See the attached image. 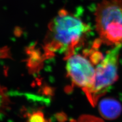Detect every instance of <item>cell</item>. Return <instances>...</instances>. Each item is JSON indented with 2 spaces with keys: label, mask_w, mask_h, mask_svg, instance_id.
<instances>
[{
  "label": "cell",
  "mask_w": 122,
  "mask_h": 122,
  "mask_svg": "<svg viewBox=\"0 0 122 122\" xmlns=\"http://www.w3.org/2000/svg\"><path fill=\"white\" fill-rule=\"evenodd\" d=\"M90 30V26L81 19L61 10L48 25L44 43L45 57L64 53L66 60L83 44Z\"/></svg>",
  "instance_id": "1"
},
{
  "label": "cell",
  "mask_w": 122,
  "mask_h": 122,
  "mask_svg": "<svg viewBox=\"0 0 122 122\" xmlns=\"http://www.w3.org/2000/svg\"><path fill=\"white\" fill-rule=\"evenodd\" d=\"M96 28L102 43L122 46V0H104L95 13Z\"/></svg>",
  "instance_id": "2"
},
{
  "label": "cell",
  "mask_w": 122,
  "mask_h": 122,
  "mask_svg": "<svg viewBox=\"0 0 122 122\" xmlns=\"http://www.w3.org/2000/svg\"><path fill=\"white\" fill-rule=\"evenodd\" d=\"M121 46L113 47L96 66L94 81L86 93L90 103L95 106L99 99L104 95L117 79L118 62Z\"/></svg>",
  "instance_id": "3"
},
{
  "label": "cell",
  "mask_w": 122,
  "mask_h": 122,
  "mask_svg": "<svg viewBox=\"0 0 122 122\" xmlns=\"http://www.w3.org/2000/svg\"><path fill=\"white\" fill-rule=\"evenodd\" d=\"M66 60L67 76L73 86L81 88L86 94L93 83L96 65L84 52L82 55L74 53Z\"/></svg>",
  "instance_id": "4"
},
{
  "label": "cell",
  "mask_w": 122,
  "mask_h": 122,
  "mask_svg": "<svg viewBox=\"0 0 122 122\" xmlns=\"http://www.w3.org/2000/svg\"><path fill=\"white\" fill-rule=\"evenodd\" d=\"M99 110L103 117L106 119L112 120L120 115L122 107L117 101L112 98H106L100 102Z\"/></svg>",
  "instance_id": "5"
},
{
  "label": "cell",
  "mask_w": 122,
  "mask_h": 122,
  "mask_svg": "<svg viewBox=\"0 0 122 122\" xmlns=\"http://www.w3.org/2000/svg\"><path fill=\"white\" fill-rule=\"evenodd\" d=\"M6 89L0 86V112L5 110L10 103L8 97L6 94Z\"/></svg>",
  "instance_id": "6"
},
{
  "label": "cell",
  "mask_w": 122,
  "mask_h": 122,
  "mask_svg": "<svg viewBox=\"0 0 122 122\" xmlns=\"http://www.w3.org/2000/svg\"><path fill=\"white\" fill-rule=\"evenodd\" d=\"M28 117V122H48L45 119L44 114L40 110L33 112L31 114L29 113Z\"/></svg>",
  "instance_id": "7"
},
{
  "label": "cell",
  "mask_w": 122,
  "mask_h": 122,
  "mask_svg": "<svg viewBox=\"0 0 122 122\" xmlns=\"http://www.w3.org/2000/svg\"><path fill=\"white\" fill-rule=\"evenodd\" d=\"M70 122H103L101 119L91 116H83L77 120H71Z\"/></svg>",
  "instance_id": "8"
},
{
  "label": "cell",
  "mask_w": 122,
  "mask_h": 122,
  "mask_svg": "<svg viewBox=\"0 0 122 122\" xmlns=\"http://www.w3.org/2000/svg\"><path fill=\"white\" fill-rule=\"evenodd\" d=\"M42 92L45 95H51L53 94V90L51 87L46 86L42 90Z\"/></svg>",
  "instance_id": "9"
},
{
  "label": "cell",
  "mask_w": 122,
  "mask_h": 122,
  "mask_svg": "<svg viewBox=\"0 0 122 122\" xmlns=\"http://www.w3.org/2000/svg\"><path fill=\"white\" fill-rule=\"evenodd\" d=\"M56 118L61 122H63L66 120L65 115L64 113H58L56 114Z\"/></svg>",
  "instance_id": "10"
}]
</instances>
